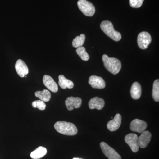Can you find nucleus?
Returning a JSON list of instances; mask_svg holds the SVG:
<instances>
[{
    "label": "nucleus",
    "instance_id": "aec40b11",
    "mask_svg": "<svg viewBox=\"0 0 159 159\" xmlns=\"http://www.w3.org/2000/svg\"><path fill=\"white\" fill-rule=\"evenodd\" d=\"M85 40V35L84 34H81L80 36H77L73 40L72 45L75 48L82 47L84 44Z\"/></svg>",
    "mask_w": 159,
    "mask_h": 159
},
{
    "label": "nucleus",
    "instance_id": "6e6552de",
    "mask_svg": "<svg viewBox=\"0 0 159 159\" xmlns=\"http://www.w3.org/2000/svg\"><path fill=\"white\" fill-rule=\"evenodd\" d=\"M147 127V124L145 121L139 119H135L130 123L131 130L141 133L145 131Z\"/></svg>",
    "mask_w": 159,
    "mask_h": 159
},
{
    "label": "nucleus",
    "instance_id": "f8f14e48",
    "mask_svg": "<svg viewBox=\"0 0 159 159\" xmlns=\"http://www.w3.org/2000/svg\"><path fill=\"white\" fill-rule=\"evenodd\" d=\"M43 84L49 90L53 93H57L58 91V86L51 76L45 75L43 77Z\"/></svg>",
    "mask_w": 159,
    "mask_h": 159
},
{
    "label": "nucleus",
    "instance_id": "9b49d317",
    "mask_svg": "<svg viewBox=\"0 0 159 159\" xmlns=\"http://www.w3.org/2000/svg\"><path fill=\"white\" fill-rule=\"evenodd\" d=\"M15 67L16 73L20 77H25V76L29 74V70L28 66L22 60H17Z\"/></svg>",
    "mask_w": 159,
    "mask_h": 159
},
{
    "label": "nucleus",
    "instance_id": "6ab92c4d",
    "mask_svg": "<svg viewBox=\"0 0 159 159\" xmlns=\"http://www.w3.org/2000/svg\"><path fill=\"white\" fill-rule=\"evenodd\" d=\"M34 95L35 97H38L40 100L44 102H48L51 98V93L47 89H44L42 91H36Z\"/></svg>",
    "mask_w": 159,
    "mask_h": 159
},
{
    "label": "nucleus",
    "instance_id": "f3484780",
    "mask_svg": "<svg viewBox=\"0 0 159 159\" xmlns=\"http://www.w3.org/2000/svg\"><path fill=\"white\" fill-rule=\"evenodd\" d=\"M58 79H59L58 84L61 88L66 89L67 88L71 89L74 87V84L73 81L66 79L63 75H59Z\"/></svg>",
    "mask_w": 159,
    "mask_h": 159
},
{
    "label": "nucleus",
    "instance_id": "f257e3e1",
    "mask_svg": "<svg viewBox=\"0 0 159 159\" xmlns=\"http://www.w3.org/2000/svg\"><path fill=\"white\" fill-rule=\"evenodd\" d=\"M54 127L57 132L68 136H74L77 133L76 125L71 122L58 121L55 123Z\"/></svg>",
    "mask_w": 159,
    "mask_h": 159
},
{
    "label": "nucleus",
    "instance_id": "423d86ee",
    "mask_svg": "<svg viewBox=\"0 0 159 159\" xmlns=\"http://www.w3.org/2000/svg\"><path fill=\"white\" fill-rule=\"evenodd\" d=\"M100 146L103 153L109 159H122L120 155L105 142H101Z\"/></svg>",
    "mask_w": 159,
    "mask_h": 159
},
{
    "label": "nucleus",
    "instance_id": "1a4fd4ad",
    "mask_svg": "<svg viewBox=\"0 0 159 159\" xmlns=\"http://www.w3.org/2000/svg\"><path fill=\"white\" fill-rule=\"evenodd\" d=\"M82 104V99L79 97H68L65 101V104L69 111H72L74 108H79Z\"/></svg>",
    "mask_w": 159,
    "mask_h": 159
},
{
    "label": "nucleus",
    "instance_id": "5701e85b",
    "mask_svg": "<svg viewBox=\"0 0 159 159\" xmlns=\"http://www.w3.org/2000/svg\"><path fill=\"white\" fill-rule=\"evenodd\" d=\"M32 106L34 108H37L40 110H44L46 105L43 101L41 100H35L32 102Z\"/></svg>",
    "mask_w": 159,
    "mask_h": 159
},
{
    "label": "nucleus",
    "instance_id": "20e7f679",
    "mask_svg": "<svg viewBox=\"0 0 159 159\" xmlns=\"http://www.w3.org/2000/svg\"><path fill=\"white\" fill-rule=\"evenodd\" d=\"M77 6L80 10L86 16H92L95 14V6L87 0H79L77 2Z\"/></svg>",
    "mask_w": 159,
    "mask_h": 159
},
{
    "label": "nucleus",
    "instance_id": "f03ea898",
    "mask_svg": "<svg viewBox=\"0 0 159 159\" xmlns=\"http://www.w3.org/2000/svg\"><path fill=\"white\" fill-rule=\"evenodd\" d=\"M102 60L106 68L112 74L116 75L120 72L122 64L119 59L109 57L106 54H104L102 55Z\"/></svg>",
    "mask_w": 159,
    "mask_h": 159
},
{
    "label": "nucleus",
    "instance_id": "9d476101",
    "mask_svg": "<svg viewBox=\"0 0 159 159\" xmlns=\"http://www.w3.org/2000/svg\"><path fill=\"white\" fill-rule=\"evenodd\" d=\"M89 84L94 89H102L106 86V84L104 80L102 77L93 75L89 78Z\"/></svg>",
    "mask_w": 159,
    "mask_h": 159
},
{
    "label": "nucleus",
    "instance_id": "39448f33",
    "mask_svg": "<svg viewBox=\"0 0 159 159\" xmlns=\"http://www.w3.org/2000/svg\"><path fill=\"white\" fill-rule=\"evenodd\" d=\"M151 41V36L148 32L142 31L138 35L137 42L139 48L141 49L145 50L147 49Z\"/></svg>",
    "mask_w": 159,
    "mask_h": 159
},
{
    "label": "nucleus",
    "instance_id": "412c9836",
    "mask_svg": "<svg viewBox=\"0 0 159 159\" xmlns=\"http://www.w3.org/2000/svg\"><path fill=\"white\" fill-rule=\"evenodd\" d=\"M76 53L80 56L82 60L87 61L90 58L89 55L86 51L85 48L84 47L77 48L76 50Z\"/></svg>",
    "mask_w": 159,
    "mask_h": 159
},
{
    "label": "nucleus",
    "instance_id": "393cba45",
    "mask_svg": "<svg viewBox=\"0 0 159 159\" xmlns=\"http://www.w3.org/2000/svg\"><path fill=\"white\" fill-rule=\"evenodd\" d=\"M73 159H83L81 158H74Z\"/></svg>",
    "mask_w": 159,
    "mask_h": 159
},
{
    "label": "nucleus",
    "instance_id": "b1692460",
    "mask_svg": "<svg viewBox=\"0 0 159 159\" xmlns=\"http://www.w3.org/2000/svg\"><path fill=\"white\" fill-rule=\"evenodd\" d=\"M144 0H129L131 7L134 8H139L141 7Z\"/></svg>",
    "mask_w": 159,
    "mask_h": 159
},
{
    "label": "nucleus",
    "instance_id": "ddd939ff",
    "mask_svg": "<svg viewBox=\"0 0 159 159\" xmlns=\"http://www.w3.org/2000/svg\"><path fill=\"white\" fill-rule=\"evenodd\" d=\"M141 133V135L138 138L139 146L141 148H145L150 142L152 134L147 130L144 131Z\"/></svg>",
    "mask_w": 159,
    "mask_h": 159
},
{
    "label": "nucleus",
    "instance_id": "dca6fc26",
    "mask_svg": "<svg viewBox=\"0 0 159 159\" xmlns=\"http://www.w3.org/2000/svg\"><path fill=\"white\" fill-rule=\"evenodd\" d=\"M142 87L140 84L135 82L133 84L130 89V94L132 98L134 99H138L142 95Z\"/></svg>",
    "mask_w": 159,
    "mask_h": 159
},
{
    "label": "nucleus",
    "instance_id": "a211bd4d",
    "mask_svg": "<svg viewBox=\"0 0 159 159\" xmlns=\"http://www.w3.org/2000/svg\"><path fill=\"white\" fill-rule=\"evenodd\" d=\"M47 153V148L43 146H39L34 151L32 152L30 156L32 159H39L45 156Z\"/></svg>",
    "mask_w": 159,
    "mask_h": 159
},
{
    "label": "nucleus",
    "instance_id": "4be33fe9",
    "mask_svg": "<svg viewBox=\"0 0 159 159\" xmlns=\"http://www.w3.org/2000/svg\"><path fill=\"white\" fill-rule=\"evenodd\" d=\"M152 96L153 99L156 102L159 101V80L157 79L155 80L153 84Z\"/></svg>",
    "mask_w": 159,
    "mask_h": 159
},
{
    "label": "nucleus",
    "instance_id": "0eeeda50",
    "mask_svg": "<svg viewBox=\"0 0 159 159\" xmlns=\"http://www.w3.org/2000/svg\"><path fill=\"white\" fill-rule=\"evenodd\" d=\"M138 135L135 134H129L126 135L125 141L134 152H137L139 150V146L138 142Z\"/></svg>",
    "mask_w": 159,
    "mask_h": 159
},
{
    "label": "nucleus",
    "instance_id": "2eb2a0df",
    "mask_svg": "<svg viewBox=\"0 0 159 159\" xmlns=\"http://www.w3.org/2000/svg\"><path fill=\"white\" fill-rule=\"evenodd\" d=\"M105 102L103 99L98 97L92 98L89 102V107L90 109H97L100 110L104 107Z\"/></svg>",
    "mask_w": 159,
    "mask_h": 159
},
{
    "label": "nucleus",
    "instance_id": "4468645a",
    "mask_svg": "<svg viewBox=\"0 0 159 159\" xmlns=\"http://www.w3.org/2000/svg\"><path fill=\"white\" fill-rule=\"evenodd\" d=\"M122 123V117L121 115L117 114L112 120L107 123V128L110 131L113 132L118 130Z\"/></svg>",
    "mask_w": 159,
    "mask_h": 159
},
{
    "label": "nucleus",
    "instance_id": "7ed1b4c3",
    "mask_svg": "<svg viewBox=\"0 0 159 159\" xmlns=\"http://www.w3.org/2000/svg\"><path fill=\"white\" fill-rule=\"evenodd\" d=\"M100 28L107 36L115 41H119L122 38L121 33L114 29L112 23L109 21H103L100 24Z\"/></svg>",
    "mask_w": 159,
    "mask_h": 159
}]
</instances>
